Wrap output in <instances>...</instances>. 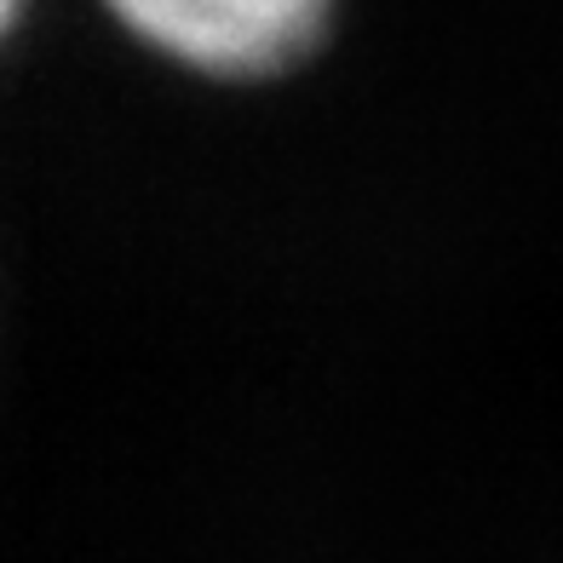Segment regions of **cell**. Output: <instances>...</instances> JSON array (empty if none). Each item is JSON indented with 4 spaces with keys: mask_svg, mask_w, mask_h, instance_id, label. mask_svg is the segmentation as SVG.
Masks as SVG:
<instances>
[{
    "mask_svg": "<svg viewBox=\"0 0 563 563\" xmlns=\"http://www.w3.org/2000/svg\"><path fill=\"white\" fill-rule=\"evenodd\" d=\"M139 41L208 75H271L311 53L328 0H110Z\"/></svg>",
    "mask_w": 563,
    "mask_h": 563,
    "instance_id": "obj_1",
    "label": "cell"
},
{
    "mask_svg": "<svg viewBox=\"0 0 563 563\" xmlns=\"http://www.w3.org/2000/svg\"><path fill=\"white\" fill-rule=\"evenodd\" d=\"M18 18V0H0V35H7V23Z\"/></svg>",
    "mask_w": 563,
    "mask_h": 563,
    "instance_id": "obj_2",
    "label": "cell"
}]
</instances>
